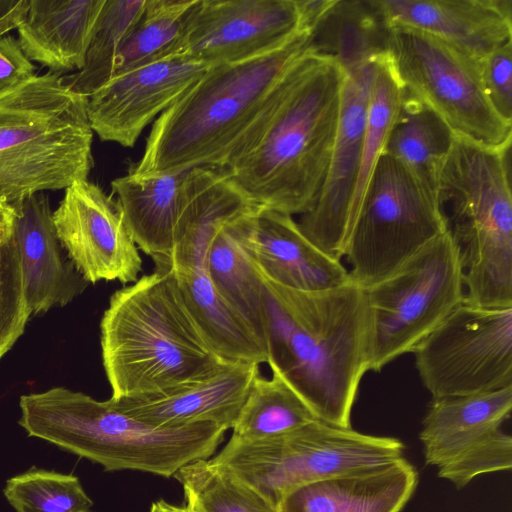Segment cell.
Masks as SVG:
<instances>
[{
  "label": "cell",
  "mask_w": 512,
  "mask_h": 512,
  "mask_svg": "<svg viewBox=\"0 0 512 512\" xmlns=\"http://www.w3.org/2000/svg\"><path fill=\"white\" fill-rule=\"evenodd\" d=\"M259 276L271 371L317 419L351 427V411L370 364L371 317L365 289L351 280L302 291Z\"/></svg>",
  "instance_id": "obj_2"
},
{
  "label": "cell",
  "mask_w": 512,
  "mask_h": 512,
  "mask_svg": "<svg viewBox=\"0 0 512 512\" xmlns=\"http://www.w3.org/2000/svg\"><path fill=\"white\" fill-rule=\"evenodd\" d=\"M344 73L313 48L289 69L257 120L220 166L256 207L309 211L329 169Z\"/></svg>",
  "instance_id": "obj_1"
},
{
  "label": "cell",
  "mask_w": 512,
  "mask_h": 512,
  "mask_svg": "<svg viewBox=\"0 0 512 512\" xmlns=\"http://www.w3.org/2000/svg\"><path fill=\"white\" fill-rule=\"evenodd\" d=\"M3 494L16 512H92L93 507L77 476L45 469L9 478Z\"/></svg>",
  "instance_id": "obj_34"
},
{
  "label": "cell",
  "mask_w": 512,
  "mask_h": 512,
  "mask_svg": "<svg viewBox=\"0 0 512 512\" xmlns=\"http://www.w3.org/2000/svg\"><path fill=\"white\" fill-rule=\"evenodd\" d=\"M365 292L371 317L369 371L379 372L413 352L464 301L459 248L450 232Z\"/></svg>",
  "instance_id": "obj_9"
},
{
  "label": "cell",
  "mask_w": 512,
  "mask_h": 512,
  "mask_svg": "<svg viewBox=\"0 0 512 512\" xmlns=\"http://www.w3.org/2000/svg\"><path fill=\"white\" fill-rule=\"evenodd\" d=\"M432 398L512 386V307L462 302L413 350Z\"/></svg>",
  "instance_id": "obj_11"
},
{
  "label": "cell",
  "mask_w": 512,
  "mask_h": 512,
  "mask_svg": "<svg viewBox=\"0 0 512 512\" xmlns=\"http://www.w3.org/2000/svg\"><path fill=\"white\" fill-rule=\"evenodd\" d=\"M446 231L436 193L399 161L383 153L345 249L350 277L367 289L392 275Z\"/></svg>",
  "instance_id": "obj_8"
},
{
  "label": "cell",
  "mask_w": 512,
  "mask_h": 512,
  "mask_svg": "<svg viewBox=\"0 0 512 512\" xmlns=\"http://www.w3.org/2000/svg\"><path fill=\"white\" fill-rule=\"evenodd\" d=\"M256 208L228 222L216 233L210 243L205 270L216 291L266 348L262 281L246 247L247 228Z\"/></svg>",
  "instance_id": "obj_25"
},
{
  "label": "cell",
  "mask_w": 512,
  "mask_h": 512,
  "mask_svg": "<svg viewBox=\"0 0 512 512\" xmlns=\"http://www.w3.org/2000/svg\"><path fill=\"white\" fill-rule=\"evenodd\" d=\"M105 0H28L16 30L25 56L61 74L79 71Z\"/></svg>",
  "instance_id": "obj_22"
},
{
  "label": "cell",
  "mask_w": 512,
  "mask_h": 512,
  "mask_svg": "<svg viewBox=\"0 0 512 512\" xmlns=\"http://www.w3.org/2000/svg\"><path fill=\"white\" fill-rule=\"evenodd\" d=\"M482 75L494 109L512 123V41L482 58Z\"/></svg>",
  "instance_id": "obj_37"
},
{
  "label": "cell",
  "mask_w": 512,
  "mask_h": 512,
  "mask_svg": "<svg viewBox=\"0 0 512 512\" xmlns=\"http://www.w3.org/2000/svg\"><path fill=\"white\" fill-rule=\"evenodd\" d=\"M390 30L378 0H333L311 30V44L344 70L387 53Z\"/></svg>",
  "instance_id": "obj_27"
},
{
  "label": "cell",
  "mask_w": 512,
  "mask_h": 512,
  "mask_svg": "<svg viewBox=\"0 0 512 512\" xmlns=\"http://www.w3.org/2000/svg\"><path fill=\"white\" fill-rule=\"evenodd\" d=\"M391 26H405L483 58L512 41L511 0H378Z\"/></svg>",
  "instance_id": "obj_19"
},
{
  "label": "cell",
  "mask_w": 512,
  "mask_h": 512,
  "mask_svg": "<svg viewBox=\"0 0 512 512\" xmlns=\"http://www.w3.org/2000/svg\"><path fill=\"white\" fill-rule=\"evenodd\" d=\"M209 67L189 56L173 55L113 77L87 97L93 132L103 141L133 147L145 127Z\"/></svg>",
  "instance_id": "obj_15"
},
{
  "label": "cell",
  "mask_w": 512,
  "mask_h": 512,
  "mask_svg": "<svg viewBox=\"0 0 512 512\" xmlns=\"http://www.w3.org/2000/svg\"><path fill=\"white\" fill-rule=\"evenodd\" d=\"M254 207L223 168L202 166L188 170L174 245L164 270L205 268L216 233Z\"/></svg>",
  "instance_id": "obj_21"
},
{
  "label": "cell",
  "mask_w": 512,
  "mask_h": 512,
  "mask_svg": "<svg viewBox=\"0 0 512 512\" xmlns=\"http://www.w3.org/2000/svg\"><path fill=\"white\" fill-rule=\"evenodd\" d=\"M317 417L301 397L276 372L255 378L232 427V437L244 442L268 440L289 434Z\"/></svg>",
  "instance_id": "obj_29"
},
{
  "label": "cell",
  "mask_w": 512,
  "mask_h": 512,
  "mask_svg": "<svg viewBox=\"0 0 512 512\" xmlns=\"http://www.w3.org/2000/svg\"><path fill=\"white\" fill-rule=\"evenodd\" d=\"M376 59L342 69L344 79L339 122L326 180L317 201L298 222L311 242L338 260L345 254L352 231V201Z\"/></svg>",
  "instance_id": "obj_13"
},
{
  "label": "cell",
  "mask_w": 512,
  "mask_h": 512,
  "mask_svg": "<svg viewBox=\"0 0 512 512\" xmlns=\"http://www.w3.org/2000/svg\"><path fill=\"white\" fill-rule=\"evenodd\" d=\"M246 247L258 273L279 285L318 291L351 281L341 263L311 242L289 214L265 207L253 212Z\"/></svg>",
  "instance_id": "obj_17"
},
{
  "label": "cell",
  "mask_w": 512,
  "mask_h": 512,
  "mask_svg": "<svg viewBox=\"0 0 512 512\" xmlns=\"http://www.w3.org/2000/svg\"><path fill=\"white\" fill-rule=\"evenodd\" d=\"M187 172L129 171L111 182L134 243L153 259L159 270L166 268L173 249Z\"/></svg>",
  "instance_id": "obj_23"
},
{
  "label": "cell",
  "mask_w": 512,
  "mask_h": 512,
  "mask_svg": "<svg viewBox=\"0 0 512 512\" xmlns=\"http://www.w3.org/2000/svg\"><path fill=\"white\" fill-rule=\"evenodd\" d=\"M172 272L192 318L220 359L258 365L268 362L265 346L216 291L205 268Z\"/></svg>",
  "instance_id": "obj_26"
},
{
  "label": "cell",
  "mask_w": 512,
  "mask_h": 512,
  "mask_svg": "<svg viewBox=\"0 0 512 512\" xmlns=\"http://www.w3.org/2000/svg\"><path fill=\"white\" fill-rule=\"evenodd\" d=\"M418 484L405 458L299 486L279 502L278 512H400Z\"/></svg>",
  "instance_id": "obj_20"
},
{
  "label": "cell",
  "mask_w": 512,
  "mask_h": 512,
  "mask_svg": "<svg viewBox=\"0 0 512 512\" xmlns=\"http://www.w3.org/2000/svg\"><path fill=\"white\" fill-rule=\"evenodd\" d=\"M182 485L191 512H278L256 491L201 459L173 476Z\"/></svg>",
  "instance_id": "obj_33"
},
{
  "label": "cell",
  "mask_w": 512,
  "mask_h": 512,
  "mask_svg": "<svg viewBox=\"0 0 512 512\" xmlns=\"http://www.w3.org/2000/svg\"><path fill=\"white\" fill-rule=\"evenodd\" d=\"M11 206L31 313L37 315L55 306H65L84 291L88 282L70 260H65L49 198L37 193Z\"/></svg>",
  "instance_id": "obj_18"
},
{
  "label": "cell",
  "mask_w": 512,
  "mask_h": 512,
  "mask_svg": "<svg viewBox=\"0 0 512 512\" xmlns=\"http://www.w3.org/2000/svg\"><path fill=\"white\" fill-rule=\"evenodd\" d=\"M182 512H191L186 506H183Z\"/></svg>",
  "instance_id": "obj_41"
},
{
  "label": "cell",
  "mask_w": 512,
  "mask_h": 512,
  "mask_svg": "<svg viewBox=\"0 0 512 512\" xmlns=\"http://www.w3.org/2000/svg\"><path fill=\"white\" fill-rule=\"evenodd\" d=\"M53 222L69 260L88 283L138 279V247L118 203L98 185L87 179L66 188Z\"/></svg>",
  "instance_id": "obj_14"
},
{
  "label": "cell",
  "mask_w": 512,
  "mask_h": 512,
  "mask_svg": "<svg viewBox=\"0 0 512 512\" xmlns=\"http://www.w3.org/2000/svg\"><path fill=\"white\" fill-rule=\"evenodd\" d=\"M512 386L463 396L432 398L419 438L427 465L440 466L510 417Z\"/></svg>",
  "instance_id": "obj_24"
},
{
  "label": "cell",
  "mask_w": 512,
  "mask_h": 512,
  "mask_svg": "<svg viewBox=\"0 0 512 512\" xmlns=\"http://www.w3.org/2000/svg\"><path fill=\"white\" fill-rule=\"evenodd\" d=\"M144 4L145 0H105L89 42L84 66L63 76L73 91L88 97L111 80L120 47Z\"/></svg>",
  "instance_id": "obj_31"
},
{
  "label": "cell",
  "mask_w": 512,
  "mask_h": 512,
  "mask_svg": "<svg viewBox=\"0 0 512 512\" xmlns=\"http://www.w3.org/2000/svg\"><path fill=\"white\" fill-rule=\"evenodd\" d=\"M388 55L404 90L434 110L454 135L497 148L511 145L512 123L488 98L481 58L405 26H391Z\"/></svg>",
  "instance_id": "obj_10"
},
{
  "label": "cell",
  "mask_w": 512,
  "mask_h": 512,
  "mask_svg": "<svg viewBox=\"0 0 512 512\" xmlns=\"http://www.w3.org/2000/svg\"><path fill=\"white\" fill-rule=\"evenodd\" d=\"M87 102L50 72L0 92V202L88 179L94 132Z\"/></svg>",
  "instance_id": "obj_6"
},
{
  "label": "cell",
  "mask_w": 512,
  "mask_h": 512,
  "mask_svg": "<svg viewBox=\"0 0 512 512\" xmlns=\"http://www.w3.org/2000/svg\"><path fill=\"white\" fill-rule=\"evenodd\" d=\"M35 70L14 36L0 37V92L34 76Z\"/></svg>",
  "instance_id": "obj_38"
},
{
  "label": "cell",
  "mask_w": 512,
  "mask_h": 512,
  "mask_svg": "<svg viewBox=\"0 0 512 512\" xmlns=\"http://www.w3.org/2000/svg\"><path fill=\"white\" fill-rule=\"evenodd\" d=\"M403 92L404 88L395 72L388 52L379 56L375 63V75L369 99L360 168L352 201V228L373 170L384 152L389 132L401 104Z\"/></svg>",
  "instance_id": "obj_32"
},
{
  "label": "cell",
  "mask_w": 512,
  "mask_h": 512,
  "mask_svg": "<svg viewBox=\"0 0 512 512\" xmlns=\"http://www.w3.org/2000/svg\"><path fill=\"white\" fill-rule=\"evenodd\" d=\"M511 467L512 438L498 428L483 435L455 457L438 466V476L461 489L478 475L509 471Z\"/></svg>",
  "instance_id": "obj_36"
},
{
  "label": "cell",
  "mask_w": 512,
  "mask_h": 512,
  "mask_svg": "<svg viewBox=\"0 0 512 512\" xmlns=\"http://www.w3.org/2000/svg\"><path fill=\"white\" fill-rule=\"evenodd\" d=\"M453 138L450 127L434 110L404 90L383 153L436 193L438 174Z\"/></svg>",
  "instance_id": "obj_28"
},
{
  "label": "cell",
  "mask_w": 512,
  "mask_h": 512,
  "mask_svg": "<svg viewBox=\"0 0 512 512\" xmlns=\"http://www.w3.org/2000/svg\"><path fill=\"white\" fill-rule=\"evenodd\" d=\"M100 331L113 399L174 387L224 361L196 325L171 270L156 269L117 290Z\"/></svg>",
  "instance_id": "obj_4"
},
{
  "label": "cell",
  "mask_w": 512,
  "mask_h": 512,
  "mask_svg": "<svg viewBox=\"0 0 512 512\" xmlns=\"http://www.w3.org/2000/svg\"><path fill=\"white\" fill-rule=\"evenodd\" d=\"M194 3L195 0H145L117 54L113 77L175 55Z\"/></svg>",
  "instance_id": "obj_30"
},
{
  "label": "cell",
  "mask_w": 512,
  "mask_h": 512,
  "mask_svg": "<svg viewBox=\"0 0 512 512\" xmlns=\"http://www.w3.org/2000/svg\"><path fill=\"white\" fill-rule=\"evenodd\" d=\"M28 0H18L17 4L0 17V37L17 28L27 9Z\"/></svg>",
  "instance_id": "obj_39"
},
{
  "label": "cell",
  "mask_w": 512,
  "mask_h": 512,
  "mask_svg": "<svg viewBox=\"0 0 512 512\" xmlns=\"http://www.w3.org/2000/svg\"><path fill=\"white\" fill-rule=\"evenodd\" d=\"M259 366L222 361L209 373L174 387L109 400L125 414L155 427L213 423L232 429L260 374Z\"/></svg>",
  "instance_id": "obj_16"
},
{
  "label": "cell",
  "mask_w": 512,
  "mask_h": 512,
  "mask_svg": "<svg viewBox=\"0 0 512 512\" xmlns=\"http://www.w3.org/2000/svg\"><path fill=\"white\" fill-rule=\"evenodd\" d=\"M312 49L303 30L257 57L210 66L153 123L135 173L220 167L257 120L292 65Z\"/></svg>",
  "instance_id": "obj_3"
},
{
  "label": "cell",
  "mask_w": 512,
  "mask_h": 512,
  "mask_svg": "<svg viewBox=\"0 0 512 512\" xmlns=\"http://www.w3.org/2000/svg\"><path fill=\"white\" fill-rule=\"evenodd\" d=\"M397 438L360 433L316 420L289 434L256 442L233 437L209 462L277 508L291 490L403 457Z\"/></svg>",
  "instance_id": "obj_7"
},
{
  "label": "cell",
  "mask_w": 512,
  "mask_h": 512,
  "mask_svg": "<svg viewBox=\"0 0 512 512\" xmlns=\"http://www.w3.org/2000/svg\"><path fill=\"white\" fill-rule=\"evenodd\" d=\"M32 315L14 233V209L0 220V358L24 333Z\"/></svg>",
  "instance_id": "obj_35"
},
{
  "label": "cell",
  "mask_w": 512,
  "mask_h": 512,
  "mask_svg": "<svg viewBox=\"0 0 512 512\" xmlns=\"http://www.w3.org/2000/svg\"><path fill=\"white\" fill-rule=\"evenodd\" d=\"M13 211V208L11 205L5 204L0 202V220L5 218L7 215H9Z\"/></svg>",
  "instance_id": "obj_40"
},
{
  "label": "cell",
  "mask_w": 512,
  "mask_h": 512,
  "mask_svg": "<svg viewBox=\"0 0 512 512\" xmlns=\"http://www.w3.org/2000/svg\"><path fill=\"white\" fill-rule=\"evenodd\" d=\"M305 28L301 0H195L175 55L212 65L281 47Z\"/></svg>",
  "instance_id": "obj_12"
},
{
  "label": "cell",
  "mask_w": 512,
  "mask_h": 512,
  "mask_svg": "<svg viewBox=\"0 0 512 512\" xmlns=\"http://www.w3.org/2000/svg\"><path fill=\"white\" fill-rule=\"evenodd\" d=\"M19 425L28 436L100 464L106 471L134 470L174 476L207 459L226 429L213 423L155 427L82 392L54 387L21 396Z\"/></svg>",
  "instance_id": "obj_5"
}]
</instances>
